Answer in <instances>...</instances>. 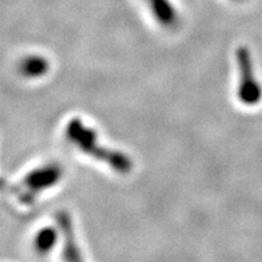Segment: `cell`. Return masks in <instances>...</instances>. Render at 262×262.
<instances>
[{"instance_id": "cell-1", "label": "cell", "mask_w": 262, "mask_h": 262, "mask_svg": "<svg viewBox=\"0 0 262 262\" xmlns=\"http://www.w3.org/2000/svg\"><path fill=\"white\" fill-rule=\"evenodd\" d=\"M66 139L70 145L79 150L82 154L95 159L99 163H103L113 171L126 176L133 170V159L122 152L108 146H104L100 142L98 131L83 122L80 118H71L66 124Z\"/></svg>"}, {"instance_id": "cell-2", "label": "cell", "mask_w": 262, "mask_h": 262, "mask_svg": "<svg viewBox=\"0 0 262 262\" xmlns=\"http://www.w3.org/2000/svg\"><path fill=\"white\" fill-rule=\"evenodd\" d=\"M235 60L238 66V100L244 106H257L262 100V84L255 74L250 50L246 46L238 47Z\"/></svg>"}, {"instance_id": "cell-3", "label": "cell", "mask_w": 262, "mask_h": 262, "mask_svg": "<svg viewBox=\"0 0 262 262\" xmlns=\"http://www.w3.org/2000/svg\"><path fill=\"white\" fill-rule=\"evenodd\" d=\"M64 176L62 165L49 162L30 171L21 181L19 200L23 204H32L41 193L56 186Z\"/></svg>"}, {"instance_id": "cell-4", "label": "cell", "mask_w": 262, "mask_h": 262, "mask_svg": "<svg viewBox=\"0 0 262 262\" xmlns=\"http://www.w3.org/2000/svg\"><path fill=\"white\" fill-rule=\"evenodd\" d=\"M151 16L161 27L172 30L180 26V15L170 0H143Z\"/></svg>"}, {"instance_id": "cell-5", "label": "cell", "mask_w": 262, "mask_h": 262, "mask_svg": "<svg viewBox=\"0 0 262 262\" xmlns=\"http://www.w3.org/2000/svg\"><path fill=\"white\" fill-rule=\"evenodd\" d=\"M50 63L45 56L30 55L26 56L19 64V71L25 78L28 79H38L49 73Z\"/></svg>"}, {"instance_id": "cell-6", "label": "cell", "mask_w": 262, "mask_h": 262, "mask_svg": "<svg viewBox=\"0 0 262 262\" xmlns=\"http://www.w3.org/2000/svg\"><path fill=\"white\" fill-rule=\"evenodd\" d=\"M235 2H242V0H235Z\"/></svg>"}]
</instances>
